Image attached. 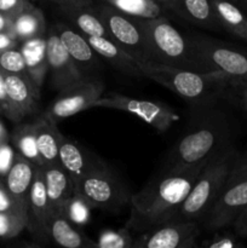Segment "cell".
Segmentation results:
<instances>
[{"label": "cell", "mask_w": 247, "mask_h": 248, "mask_svg": "<svg viewBox=\"0 0 247 248\" xmlns=\"http://www.w3.org/2000/svg\"><path fill=\"white\" fill-rule=\"evenodd\" d=\"M43 171L51 213L63 211L65 203L75 194L69 174L61 162L43 167Z\"/></svg>", "instance_id": "obj_19"}, {"label": "cell", "mask_w": 247, "mask_h": 248, "mask_svg": "<svg viewBox=\"0 0 247 248\" xmlns=\"http://www.w3.org/2000/svg\"><path fill=\"white\" fill-rule=\"evenodd\" d=\"M222 29L247 43V15L232 0H211Z\"/></svg>", "instance_id": "obj_25"}, {"label": "cell", "mask_w": 247, "mask_h": 248, "mask_svg": "<svg viewBox=\"0 0 247 248\" xmlns=\"http://www.w3.org/2000/svg\"><path fill=\"white\" fill-rule=\"evenodd\" d=\"M33 123L39 154L44 162V167L60 162V145L63 135L60 132L57 124L51 121L45 114L36 116Z\"/></svg>", "instance_id": "obj_21"}, {"label": "cell", "mask_w": 247, "mask_h": 248, "mask_svg": "<svg viewBox=\"0 0 247 248\" xmlns=\"http://www.w3.org/2000/svg\"><path fill=\"white\" fill-rule=\"evenodd\" d=\"M94 6L106 26L109 38L138 63L150 62L144 34L135 17L124 14L106 1H96Z\"/></svg>", "instance_id": "obj_8"}, {"label": "cell", "mask_w": 247, "mask_h": 248, "mask_svg": "<svg viewBox=\"0 0 247 248\" xmlns=\"http://www.w3.org/2000/svg\"><path fill=\"white\" fill-rule=\"evenodd\" d=\"M189 52L200 72H219L247 79V47L201 34L185 35Z\"/></svg>", "instance_id": "obj_6"}, {"label": "cell", "mask_w": 247, "mask_h": 248, "mask_svg": "<svg viewBox=\"0 0 247 248\" xmlns=\"http://www.w3.org/2000/svg\"><path fill=\"white\" fill-rule=\"evenodd\" d=\"M103 1L136 18H156L160 16H166L165 14L167 11L155 0H103Z\"/></svg>", "instance_id": "obj_29"}, {"label": "cell", "mask_w": 247, "mask_h": 248, "mask_svg": "<svg viewBox=\"0 0 247 248\" xmlns=\"http://www.w3.org/2000/svg\"><path fill=\"white\" fill-rule=\"evenodd\" d=\"M10 29L15 39L21 44L28 39L45 35L47 33V24L43 11L31 4L10 23Z\"/></svg>", "instance_id": "obj_27"}, {"label": "cell", "mask_w": 247, "mask_h": 248, "mask_svg": "<svg viewBox=\"0 0 247 248\" xmlns=\"http://www.w3.org/2000/svg\"><path fill=\"white\" fill-rule=\"evenodd\" d=\"M99 57L123 74L133 78H143L137 61L114 43L109 36H85Z\"/></svg>", "instance_id": "obj_18"}, {"label": "cell", "mask_w": 247, "mask_h": 248, "mask_svg": "<svg viewBox=\"0 0 247 248\" xmlns=\"http://www.w3.org/2000/svg\"><path fill=\"white\" fill-rule=\"evenodd\" d=\"M0 114L6 116L7 119L10 116V104L9 98H7L6 82H5V75L1 70H0Z\"/></svg>", "instance_id": "obj_40"}, {"label": "cell", "mask_w": 247, "mask_h": 248, "mask_svg": "<svg viewBox=\"0 0 247 248\" xmlns=\"http://www.w3.org/2000/svg\"><path fill=\"white\" fill-rule=\"evenodd\" d=\"M136 21L144 34L150 62L200 72L189 52L185 35L179 33L166 16Z\"/></svg>", "instance_id": "obj_7"}, {"label": "cell", "mask_w": 247, "mask_h": 248, "mask_svg": "<svg viewBox=\"0 0 247 248\" xmlns=\"http://www.w3.org/2000/svg\"><path fill=\"white\" fill-rule=\"evenodd\" d=\"M93 107L118 109L130 113L147 123L148 125L156 128L159 132H166L174 123L179 120L178 114L167 104L132 98L118 92H114L106 97L102 96L101 98L97 99Z\"/></svg>", "instance_id": "obj_10"}, {"label": "cell", "mask_w": 247, "mask_h": 248, "mask_svg": "<svg viewBox=\"0 0 247 248\" xmlns=\"http://www.w3.org/2000/svg\"><path fill=\"white\" fill-rule=\"evenodd\" d=\"M94 1H103V0H94Z\"/></svg>", "instance_id": "obj_45"}, {"label": "cell", "mask_w": 247, "mask_h": 248, "mask_svg": "<svg viewBox=\"0 0 247 248\" xmlns=\"http://www.w3.org/2000/svg\"><path fill=\"white\" fill-rule=\"evenodd\" d=\"M215 232L213 237L201 242V246L206 248H235L244 246L241 242L237 241L236 236L230 234H219L218 232Z\"/></svg>", "instance_id": "obj_36"}, {"label": "cell", "mask_w": 247, "mask_h": 248, "mask_svg": "<svg viewBox=\"0 0 247 248\" xmlns=\"http://www.w3.org/2000/svg\"><path fill=\"white\" fill-rule=\"evenodd\" d=\"M104 89L103 80L94 75H87L58 92V96L44 114L58 124L61 120L92 108L97 99L103 96Z\"/></svg>", "instance_id": "obj_9"}, {"label": "cell", "mask_w": 247, "mask_h": 248, "mask_svg": "<svg viewBox=\"0 0 247 248\" xmlns=\"http://www.w3.org/2000/svg\"><path fill=\"white\" fill-rule=\"evenodd\" d=\"M0 70L5 74H19L29 77L19 46L0 51Z\"/></svg>", "instance_id": "obj_33"}, {"label": "cell", "mask_w": 247, "mask_h": 248, "mask_svg": "<svg viewBox=\"0 0 247 248\" xmlns=\"http://www.w3.org/2000/svg\"><path fill=\"white\" fill-rule=\"evenodd\" d=\"M12 143H14L18 154L33 162L35 166L43 169L44 162L41 160L40 154H39L33 123L19 124L12 133Z\"/></svg>", "instance_id": "obj_28"}, {"label": "cell", "mask_w": 247, "mask_h": 248, "mask_svg": "<svg viewBox=\"0 0 247 248\" xmlns=\"http://www.w3.org/2000/svg\"><path fill=\"white\" fill-rule=\"evenodd\" d=\"M31 1H36V0H31Z\"/></svg>", "instance_id": "obj_46"}, {"label": "cell", "mask_w": 247, "mask_h": 248, "mask_svg": "<svg viewBox=\"0 0 247 248\" xmlns=\"http://www.w3.org/2000/svg\"><path fill=\"white\" fill-rule=\"evenodd\" d=\"M242 177H247V150L244 154L239 155L227 181H235Z\"/></svg>", "instance_id": "obj_38"}, {"label": "cell", "mask_w": 247, "mask_h": 248, "mask_svg": "<svg viewBox=\"0 0 247 248\" xmlns=\"http://www.w3.org/2000/svg\"><path fill=\"white\" fill-rule=\"evenodd\" d=\"M155 1L159 2L160 5H162V6H164L167 11H170V10H171V7L173 6V4H174V0H155Z\"/></svg>", "instance_id": "obj_43"}, {"label": "cell", "mask_w": 247, "mask_h": 248, "mask_svg": "<svg viewBox=\"0 0 247 248\" xmlns=\"http://www.w3.org/2000/svg\"><path fill=\"white\" fill-rule=\"evenodd\" d=\"M217 104L191 107L185 131L167 153L162 170L195 165L232 143V123Z\"/></svg>", "instance_id": "obj_2"}, {"label": "cell", "mask_w": 247, "mask_h": 248, "mask_svg": "<svg viewBox=\"0 0 247 248\" xmlns=\"http://www.w3.org/2000/svg\"><path fill=\"white\" fill-rule=\"evenodd\" d=\"M57 7H67V6H91L93 5L94 0H50Z\"/></svg>", "instance_id": "obj_42"}, {"label": "cell", "mask_w": 247, "mask_h": 248, "mask_svg": "<svg viewBox=\"0 0 247 248\" xmlns=\"http://www.w3.org/2000/svg\"><path fill=\"white\" fill-rule=\"evenodd\" d=\"M53 26L63 46L84 75H94L96 70L101 67L99 56L90 45L85 35L70 26L67 21H58Z\"/></svg>", "instance_id": "obj_16"}, {"label": "cell", "mask_w": 247, "mask_h": 248, "mask_svg": "<svg viewBox=\"0 0 247 248\" xmlns=\"http://www.w3.org/2000/svg\"><path fill=\"white\" fill-rule=\"evenodd\" d=\"M91 153L77 142L63 136L60 145V162L69 174L74 188L84 174Z\"/></svg>", "instance_id": "obj_26"}, {"label": "cell", "mask_w": 247, "mask_h": 248, "mask_svg": "<svg viewBox=\"0 0 247 248\" xmlns=\"http://www.w3.org/2000/svg\"><path fill=\"white\" fill-rule=\"evenodd\" d=\"M27 228V216L16 212H0V242L18 236Z\"/></svg>", "instance_id": "obj_32"}, {"label": "cell", "mask_w": 247, "mask_h": 248, "mask_svg": "<svg viewBox=\"0 0 247 248\" xmlns=\"http://www.w3.org/2000/svg\"><path fill=\"white\" fill-rule=\"evenodd\" d=\"M235 235L242 239H247V206L239 213L232 224Z\"/></svg>", "instance_id": "obj_39"}, {"label": "cell", "mask_w": 247, "mask_h": 248, "mask_svg": "<svg viewBox=\"0 0 247 248\" xmlns=\"http://www.w3.org/2000/svg\"><path fill=\"white\" fill-rule=\"evenodd\" d=\"M4 75L10 104L9 120L21 123L26 116L35 115L39 111L41 90L27 75L5 73Z\"/></svg>", "instance_id": "obj_15"}, {"label": "cell", "mask_w": 247, "mask_h": 248, "mask_svg": "<svg viewBox=\"0 0 247 248\" xmlns=\"http://www.w3.org/2000/svg\"><path fill=\"white\" fill-rule=\"evenodd\" d=\"M132 232L128 228L124 227L118 232L104 230L101 232L97 241V248H133Z\"/></svg>", "instance_id": "obj_34"}, {"label": "cell", "mask_w": 247, "mask_h": 248, "mask_svg": "<svg viewBox=\"0 0 247 248\" xmlns=\"http://www.w3.org/2000/svg\"><path fill=\"white\" fill-rule=\"evenodd\" d=\"M239 155L232 143L216 152L199 174L185 200L181 203L173 220L200 223L219 196Z\"/></svg>", "instance_id": "obj_4"}, {"label": "cell", "mask_w": 247, "mask_h": 248, "mask_svg": "<svg viewBox=\"0 0 247 248\" xmlns=\"http://www.w3.org/2000/svg\"><path fill=\"white\" fill-rule=\"evenodd\" d=\"M38 166L17 154L5 177V186L17 205L28 215L29 194Z\"/></svg>", "instance_id": "obj_17"}, {"label": "cell", "mask_w": 247, "mask_h": 248, "mask_svg": "<svg viewBox=\"0 0 247 248\" xmlns=\"http://www.w3.org/2000/svg\"><path fill=\"white\" fill-rule=\"evenodd\" d=\"M47 62L51 85L57 92L87 77L65 50L53 24L47 28Z\"/></svg>", "instance_id": "obj_14"}, {"label": "cell", "mask_w": 247, "mask_h": 248, "mask_svg": "<svg viewBox=\"0 0 247 248\" xmlns=\"http://www.w3.org/2000/svg\"><path fill=\"white\" fill-rule=\"evenodd\" d=\"M170 11L200 28L213 31H222L211 0H174Z\"/></svg>", "instance_id": "obj_22"}, {"label": "cell", "mask_w": 247, "mask_h": 248, "mask_svg": "<svg viewBox=\"0 0 247 248\" xmlns=\"http://www.w3.org/2000/svg\"><path fill=\"white\" fill-rule=\"evenodd\" d=\"M74 191L86 199L93 207L108 212H118L130 202L132 196L119 174L94 153H91L84 174Z\"/></svg>", "instance_id": "obj_5"}, {"label": "cell", "mask_w": 247, "mask_h": 248, "mask_svg": "<svg viewBox=\"0 0 247 248\" xmlns=\"http://www.w3.org/2000/svg\"><path fill=\"white\" fill-rule=\"evenodd\" d=\"M0 212H16L21 215L27 216V212H24L21 207L16 203L11 194L7 190L5 182L0 179Z\"/></svg>", "instance_id": "obj_37"}, {"label": "cell", "mask_w": 247, "mask_h": 248, "mask_svg": "<svg viewBox=\"0 0 247 248\" xmlns=\"http://www.w3.org/2000/svg\"><path fill=\"white\" fill-rule=\"evenodd\" d=\"M246 206L247 177L227 181L216 202L201 219V229L207 232H215L230 227Z\"/></svg>", "instance_id": "obj_11"}, {"label": "cell", "mask_w": 247, "mask_h": 248, "mask_svg": "<svg viewBox=\"0 0 247 248\" xmlns=\"http://www.w3.org/2000/svg\"><path fill=\"white\" fill-rule=\"evenodd\" d=\"M138 64L143 78L174 92L185 99L190 107L218 103L223 84L229 78L219 72H195L154 62Z\"/></svg>", "instance_id": "obj_3"}, {"label": "cell", "mask_w": 247, "mask_h": 248, "mask_svg": "<svg viewBox=\"0 0 247 248\" xmlns=\"http://www.w3.org/2000/svg\"><path fill=\"white\" fill-rule=\"evenodd\" d=\"M50 236L53 245L64 248L97 247V241H93L73 227V223L68 219L64 211L51 213Z\"/></svg>", "instance_id": "obj_23"}, {"label": "cell", "mask_w": 247, "mask_h": 248, "mask_svg": "<svg viewBox=\"0 0 247 248\" xmlns=\"http://www.w3.org/2000/svg\"><path fill=\"white\" fill-rule=\"evenodd\" d=\"M210 157L184 169L160 170L138 193L132 194L125 227L142 234L173 220Z\"/></svg>", "instance_id": "obj_1"}, {"label": "cell", "mask_w": 247, "mask_h": 248, "mask_svg": "<svg viewBox=\"0 0 247 248\" xmlns=\"http://www.w3.org/2000/svg\"><path fill=\"white\" fill-rule=\"evenodd\" d=\"M239 1H240V4L242 5V7L247 10V0H239Z\"/></svg>", "instance_id": "obj_44"}, {"label": "cell", "mask_w": 247, "mask_h": 248, "mask_svg": "<svg viewBox=\"0 0 247 248\" xmlns=\"http://www.w3.org/2000/svg\"><path fill=\"white\" fill-rule=\"evenodd\" d=\"M16 46H19V43L12 35L11 31H0V51H4L10 47H16Z\"/></svg>", "instance_id": "obj_41"}, {"label": "cell", "mask_w": 247, "mask_h": 248, "mask_svg": "<svg viewBox=\"0 0 247 248\" xmlns=\"http://www.w3.org/2000/svg\"><path fill=\"white\" fill-rule=\"evenodd\" d=\"M19 48L26 62L29 78L39 90L43 87L46 74L48 73L47 62V33L35 36L19 44Z\"/></svg>", "instance_id": "obj_20"}, {"label": "cell", "mask_w": 247, "mask_h": 248, "mask_svg": "<svg viewBox=\"0 0 247 248\" xmlns=\"http://www.w3.org/2000/svg\"><path fill=\"white\" fill-rule=\"evenodd\" d=\"M220 101H225L247 114V79L228 78L220 90Z\"/></svg>", "instance_id": "obj_30"}, {"label": "cell", "mask_w": 247, "mask_h": 248, "mask_svg": "<svg viewBox=\"0 0 247 248\" xmlns=\"http://www.w3.org/2000/svg\"><path fill=\"white\" fill-rule=\"evenodd\" d=\"M33 1L31 0H0V16L11 23L21 12L28 9Z\"/></svg>", "instance_id": "obj_35"}, {"label": "cell", "mask_w": 247, "mask_h": 248, "mask_svg": "<svg viewBox=\"0 0 247 248\" xmlns=\"http://www.w3.org/2000/svg\"><path fill=\"white\" fill-rule=\"evenodd\" d=\"M50 220L51 207L46 194L44 171L41 167H38L29 194L26 228L35 246L45 247L52 244L50 236Z\"/></svg>", "instance_id": "obj_13"}, {"label": "cell", "mask_w": 247, "mask_h": 248, "mask_svg": "<svg viewBox=\"0 0 247 248\" xmlns=\"http://www.w3.org/2000/svg\"><path fill=\"white\" fill-rule=\"evenodd\" d=\"M93 206L79 194H74L70 200L65 203L64 213L68 219L77 225H85L90 222L91 210Z\"/></svg>", "instance_id": "obj_31"}, {"label": "cell", "mask_w": 247, "mask_h": 248, "mask_svg": "<svg viewBox=\"0 0 247 248\" xmlns=\"http://www.w3.org/2000/svg\"><path fill=\"white\" fill-rule=\"evenodd\" d=\"M96 4V2H94ZM57 7L58 14L85 36H109L96 6Z\"/></svg>", "instance_id": "obj_24"}, {"label": "cell", "mask_w": 247, "mask_h": 248, "mask_svg": "<svg viewBox=\"0 0 247 248\" xmlns=\"http://www.w3.org/2000/svg\"><path fill=\"white\" fill-rule=\"evenodd\" d=\"M196 220H171L135 237L133 248H193L201 236Z\"/></svg>", "instance_id": "obj_12"}]
</instances>
